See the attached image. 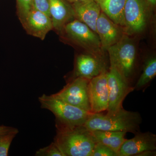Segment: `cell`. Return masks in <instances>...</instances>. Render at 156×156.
Listing matches in <instances>:
<instances>
[{"instance_id": "obj_1", "label": "cell", "mask_w": 156, "mask_h": 156, "mask_svg": "<svg viewBox=\"0 0 156 156\" xmlns=\"http://www.w3.org/2000/svg\"><path fill=\"white\" fill-rule=\"evenodd\" d=\"M142 119L138 112L122 108L115 112L91 113L84 126L90 131H125L135 134L140 131Z\"/></svg>"}, {"instance_id": "obj_2", "label": "cell", "mask_w": 156, "mask_h": 156, "mask_svg": "<svg viewBox=\"0 0 156 156\" xmlns=\"http://www.w3.org/2000/svg\"><path fill=\"white\" fill-rule=\"evenodd\" d=\"M56 128L53 142L64 156H91L96 143L91 131L84 126Z\"/></svg>"}, {"instance_id": "obj_3", "label": "cell", "mask_w": 156, "mask_h": 156, "mask_svg": "<svg viewBox=\"0 0 156 156\" xmlns=\"http://www.w3.org/2000/svg\"><path fill=\"white\" fill-rule=\"evenodd\" d=\"M41 108L48 110L56 118V128H73L84 126L92 113L54 97L43 94L39 98Z\"/></svg>"}, {"instance_id": "obj_4", "label": "cell", "mask_w": 156, "mask_h": 156, "mask_svg": "<svg viewBox=\"0 0 156 156\" xmlns=\"http://www.w3.org/2000/svg\"><path fill=\"white\" fill-rule=\"evenodd\" d=\"M107 51L109 58V66L115 68L131 83L136 61V50L134 41L125 34Z\"/></svg>"}, {"instance_id": "obj_5", "label": "cell", "mask_w": 156, "mask_h": 156, "mask_svg": "<svg viewBox=\"0 0 156 156\" xmlns=\"http://www.w3.org/2000/svg\"><path fill=\"white\" fill-rule=\"evenodd\" d=\"M62 32L68 38L87 50V53L104 56L98 35L85 23L74 19L66 24Z\"/></svg>"}, {"instance_id": "obj_6", "label": "cell", "mask_w": 156, "mask_h": 156, "mask_svg": "<svg viewBox=\"0 0 156 156\" xmlns=\"http://www.w3.org/2000/svg\"><path fill=\"white\" fill-rule=\"evenodd\" d=\"M151 9L144 0H126L124 9V32L128 36L145 29Z\"/></svg>"}, {"instance_id": "obj_7", "label": "cell", "mask_w": 156, "mask_h": 156, "mask_svg": "<svg viewBox=\"0 0 156 156\" xmlns=\"http://www.w3.org/2000/svg\"><path fill=\"white\" fill-rule=\"evenodd\" d=\"M89 81L80 77L71 79L63 89L52 95L73 106L91 113L88 95Z\"/></svg>"}, {"instance_id": "obj_8", "label": "cell", "mask_w": 156, "mask_h": 156, "mask_svg": "<svg viewBox=\"0 0 156 156\" xmlns=\"http://www.w3.org/2000/svg\"><path fill=\"white\" fill-rule=\"evenodd\" d=\"M108 89V112H114L122 108L123 101L134 90L131 85L115 68L109 66L107 72Z\"/></svg>"}, {"instance_id": "obj_9", "label": "cell", "mask_w": 156, "mask_h": 156, "mask_svg": "<svg viewBox=\"0 0 156 156\" xmlns=\"http://www.w3.org/2000/svg\"><path fill=\"white\" fill-rule=\"evenodd\" d=\"M108 70L104 57L88 53L76 57L73 76L72 79L80 77L91 80Z\"/></svg>"}, {"instance_id": "obj_10", "label": "cell", "mask_w": 156, "mask_h": 156, "mask_svg": "<svg viewBox=\"0 0 156 156\" xmlns=\"http://www.w3.org/2000/svg\"><path fill=\"white\" fill-rule=\"evenodd\" d=\"M107 72L92 78L88 85V95L92 113L102 112L108 106Z\"/></svg>"}, {"instance_id": "obj_11", "label": "cell", "mask_w": 156, "mask_h": 156, "mask_svg": "<svg viewBox=\"0 0 156 156\" xmlns=\"http://www.w3.org/2000/svg\"><path fill=\"white\" fill-rule=\"evenodd\" d=\"M96 30L103 52L107 51L125 34L123 27L113 21L102 11L96 23Z\"/></svg>"}, {"instance_id": "obj_12", "label": "cell", "mask_w": 156, "mask_h": 156, "mask_svg": "<svg viewBox=\"0 0 156 156\" xmlns=\"http://www.w3.org/2000/svg\"><path fill=\"white\" fill-rule=\"evenodd\" d=\"M27 32L33 36L44 40L53 29L50 16L34 7L21 22Z\"/></svg>"}, {"instance_id": "obj_13", "label": "cell", "mask_w": 156, "mask_h": 156, "mask_svg": "<svg viewBox=\"0 0 156 156\" xmlns=\"http://www.w3.org/2000/svg\"><path fill=\"white\" fill-rule=\"evenodd\" d=\"M156 150V135L150 132L134 134L130 139H126L120 148L119 156H136L142 152Z\"/></svg>"}, {"instance_id": "obj_14", "label": "cell", "mask_w": 156, "mask_h": 156, "mask_svg": "<svg viewBox=\"0 0 156 156\" xmlns=\"http://www.w3.org/2000/svg\"><path fill=\"white\" fill-rule=\"evenodd\" d=\"M49 11L53 29L62 32L65 26L75 19L72 4L66 0H48Z\"/></svg>"}, {"instance_id": "obj_15", "label": "cell", "mask_w": 156, "mask_h": 156, "mask_svg": "<svg viewBox=\"0 0 156 156\" xmlns=\"http://www.w3.org/2000/svg\"><path fill=\"white\" fill-rule=\"evenodd\" d=\"M76 19L85 23L96 33V23L101 10L94 0L72 4Z\"/></svg>"}, {"instance_id": "obj_16", "label": "cell", "mask_w": 156, "mask_h": 156, "mask_svg": "<svg viewBox=\"0 0 156 156\" xmlns=\"http://www.w3.org/2000/svg\"><path fill=\"white\" fill-rule=\"evenodd\" d=\"M96 143L102 144L110 148L119 154L120 148L126 140L127 132L95 130L91 131Z\"/></svg>"}, {"instance_id": "obj_17", "label": "cell", "mask_w": 156, "mask_h": 156, "mask_svg": "<svg viewBox=\"0 0 156 156\" xmlns=\"http://www.w3.org/2000/svg\"><path fill=\"white\" fill-rule=\"evenodd\" d=\"M126 0H107L100 5L101 11L118 25L124 26V9Z\"/></svg>"}, {"instance_id": "obj_18", "label": "cell", "mask_w": 156, "mask_h": 156, "mask_svg": "<svg viewBox=\"0 0 156 156\" xmlns=\"http://www.w3.org/2000/svg\"><path fill=\"white\" fill-rule=\"evenodd\" d=\"M156 75V58L155 56H151L144 61L142 73L134 87V89L144 91Z\"/></svg>"}, {"instance_id": "obj_19", "label": "cell", "mask_w": 156, "mask_h": 156, "mask_svg": "<svg viewBox=\"0 0 156 156\" xmlns=\"http://www.w3.org/2000/svg\"><path fill=\"white\" fill-rule=\"evenodd\" d=\"M19 131H12L0 136V156H7L11 142Z\"/></svg>"}, {"instance_id": "obj_20", "label": "cell", "mask_w": 156, "mask_h": 156, "mask_svg": "<svg viewBox=\"0 0 156 156\" xmlns=\"http://www.w3.org/2000/svg\"><path fill=\"white\" fill-rule=\"evenodd\" d=\"M17 13L20 22H22L30 12L34 6V0H16Z\"/></svg>"}, {"instance_id": "obj_21", "label": "cell", "mask_w": 156, "mask_h": 156, "mask_svg": "<svg viewBox=\"0 0 156 156\" xmlns=\"http://www.w3.org/2000/svg\"><path fill=\"white\" fill-rule=\"evenodd\" d=\"M36 156H64L61 151L54 142L46 147L37 151Z\"/></svg>"}, {"instance_id": "obj_22", "label": "cell", "mask_w": 156, "mask_h": 156, "mask_svg": "<svg viewBox=\"0 0 156 156\" xmlns=\"http://www.w3.org/2000/svg\"><path fill=\"white\" fill-rule=\"evenodd\" d=\"M91 156H119V154L106 145L96 143Z\"/></svg>"}, {"instance_id": "obj_23", "label": "cell", "mask_w": 156, "mask_h": 156, "mask_svg": "<svg viewBox=\"0 0 156 156\" xmlns=\"http://www.w3.org/2000/svg\"><path fill=\"white\" fill-rule=\"evenodd\" d=\"M34 7L50 16L48 0H34Z\"/></svg>"}, {"instance_id": "obj_24", "label": "cell", "mask_w": 156, "mask_h": 156, "mask_svg": "<svg viewBox=\"0 0 156 156\" xmlns=\"http://www.w3.org/2000/svg\"><path fill=\"white\" fill-rule=\"evenodd\" d=\"M17 130L18 129L17 128H13V127L3 126H0V136L8 134L12 131H17Z\"/></svg>"}, {"instance_id": "obj_25", "label": "cell", "mask_w": 156, "mask_h": 156, "mask_svg": "<svg viewBox=\"0 0 156 156\" xmlns=\"http://www.w3.org/2000/svg\"><path fill=\"white\" fill-rule=\"evenodd\" d=\"M156 156V150L147 151L142 152L136 156Z\"/></svg>"}, {"instance_id": "obj_26", "label": "cell", "mask_w": 156, "mask_h": 156, "mask_svg": "<svg viewBox=\"0 0 156 156\" xmlns=\"http://www.w3.org/2000/svg\"><path fill=\"white\" fill-rule=\"evenodd\" d=\"M146 2L150 7L151 9H154L156 5V0H144Z\"/></svg>"}, {"instance_id": "obj_27", "label": "cell", "mask_w": 156, "mask_h": 156, "mask_svg": "<svg viewBox=\"0 0 156 156\" xmlns=\"http://www.w3.org/2000/svg\"><path fill=\"white\" fill-rule=\"evenodd\" d=\"M66 1L72 4L73 3L79 2H84V1H87V0H66Z\"/></svg>"}, {"instance_id": "obj_28", "label": "cell", "mask_w": 156, "mask_h": 156, "mask_svg": "<svg viewBox=\"0 0 156 156\" xmlns=\"http://www.w3.org/2000/svg\"><path fill=\"white\" fill-rule=\"evenodd\" d=\"M96 3H97L98 5H101V4L105 2V1H106L107 0H94Z\"/></svg>"}]
</instances>
